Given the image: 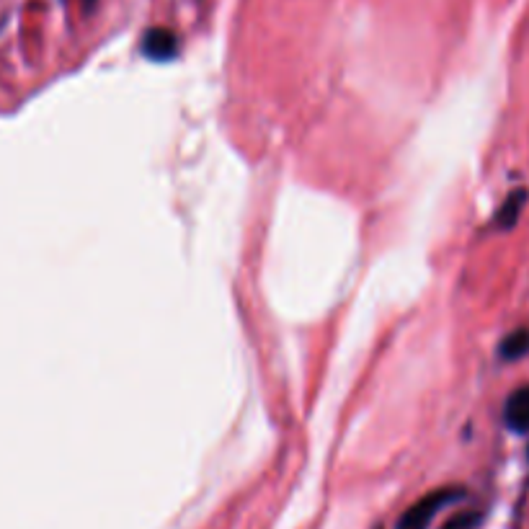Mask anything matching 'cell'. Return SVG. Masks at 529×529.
<instances>
[{"label":"cell","mask_w":529,"mask_h":529,"mask_svg":"<svg viewBox=\"0 0 529 529\" xmlns=\"http://www.w3.org/2000/svg\"><path fill=\"white\" fill-rule=\"evenodd\" d=\"M504 419L511 431H519V434L529 431V385H524V388L514 390L509 395L504 408Z\"/></svg>","instance_id":"obj_3"},{"label":"cell","mask_w":529,"mask_h":529,"mask_svg":"<svg viewBox=\"0 0 529 529\" xmlns=\"http://www.w3.org/2000/svg\"><path fill=\"white\" fill-rule=\"evenodd\" d=\"M462 499V488H437V491L426 493L413 506H408L403 514H400L395 529H429V524L434 522L439 511L444 506H450L452 501Z\"/></svg>","instance_id":"obj_1"},{"label":"cell","mask_w":529,"mask_h":529,"mask_svg":"<svg viewBox=\"0 0 529 529\" xmlns=\"http://www.w3.org/2000/svg\"><path fill=\"white\" fill-rule=\"evenodd\" d=\"M483 524V511L470 509V511H460L455 517H450L442 524V529H480Z\"/></svg>","instance_id":"obj_6"},{"label":"cell","mask_w":529,"mask_h":529,"mask_svg":"<svg viewBox=\"0 0 529 529\" xmlns=\"http://www.w3.org/2000/svg\"><path fill=\"white\" fill-rule=\"evenodd\" d=\"M80 3H86V6H91V3H93V0H80Z\"/></svg>","instance_id":"obj_7"},{"label":"cell","mask_w":529,"mask_h":529,"mask_svg":"<svg viewBox=\"0 0 529 529\" xmlns=\"http://www.w3.org/2000/svg\"><path fill=\"white\" fill-rule=\"evenodd\" d=\"M142 52H145V57H150V60L155 62L173 60V57L179 55V39L168 29H150L148 34L142 37Z\"/></svg>","instance_id":"obj_2"},{"label":"cell","mask_w":529,"mask_h":529,"mask_svg":"<svg viewBox=\"0 0 529 529\" xmlns=\"http://www.w3.org/2000/svg\"><path fill=\"white\" fill-rule=\"evenodd\" d=\"M501 357L504 359H522L529 351V331L527 328H519V331L509 333L499 346Z\"/></svg>","instance_id":"obj_5"},{"label":"cell","mask_w":529,"mask_h":529,"mask_svg":"<svg viewBox=\"0 0 529 529\" xmlns=\"http://www.w3.org/2000/svg\"><path fill=\"white\" fill-rule=\"evenodd\" d=\"M524 202H527V191H511L509 197H506L504 207L499 212V225L501 228H514V222L519 220L524 210Z\"/></svg>","instance_id":"obj_4"}]
</instances>
